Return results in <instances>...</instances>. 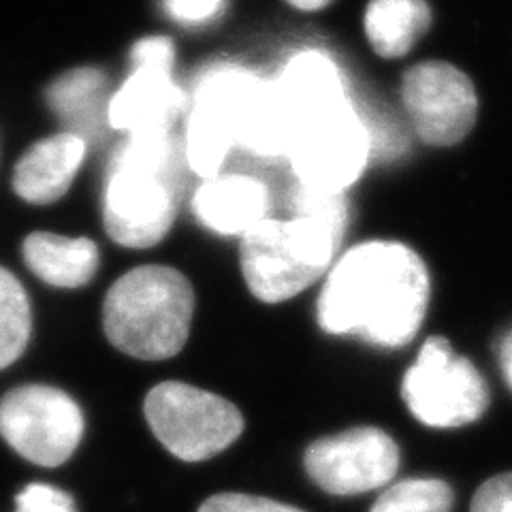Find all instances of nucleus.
Returning a JSON list of instances; mask_svg holds the SVG:
<instances>
[{"label":"nucleus","instance_id":"23","mask_svg":"<svg viewBox=\"0 0 512 512\" xmlns=\"http://www.w3.org/2000/svg\"><path fill=\"white\" fill-rule=\"evenodd\" d=\"M169 18L186 26H201L216 20L224 9V0H163Z\"/></svg>","mask_w":512,"mask_h":512},{"label":"nucleus","instance_id":"14","mask_svg":"<svg viewBox=\"0 0 512 512\" xmlns=\"http://www.w3.org/2000/svg\"><path fill=\"white\" fill-rule=\"evenodd\" d=\"M84 158L86 139L71 131L37 141L15 165V195L35 205L58 201L67 195Z\"/></svg>","mask_w":512,"mask_h":512},{"label":"nucleus","instance_id":"1","mask_svg":"<svg viewBox=\"0 0 512 512\" xmlns=\"http://www.w3.org/2000/svg\"><path fill=\"white\" fill-rule=\"evenodd\" d=\"M431 297L429 269L410 246L372 239L346 250L318 295V325L380 348H402L419 333Z\"/></svg>","mask_w":512,"mask_h":512},{"label":"nucleus","instance_id":"3","mask_svg":"<svg viewBox=\"0 0 512 512\" xmlns=\"http://www.w3.org/2000/svg\"><path fill=\"white\" fill-rule=\"evenodd\" d=\"M291 218H265L242 235V271L250 293L280 303L325 276L350 222L346 192L297 182L288 195Z\"/></svg>","mask_w":512,"mask_h":512},{"label":"nucleus","instance_id":"4","mask_svg":"<svg viewBox=\"0 0 512 512\" xmlns=\"http://www.w3.org/2000/svg\"><path fill=\"white\" fill-rule=\"evenodd\" d=\"M182 141L173 131L131 133L114 152L103 192L107 235L124 248L163 242L178 214L184 178Z\"/></svg>","mask_w":512,"mask_h":512},{"label":"nucleus","instance_id":"19","mask_svg":"<svg viewBox=\"0 0 512 512\" xmlns=\"http://www.w3.org/2000/svg\"><path fill=\"white\" fill-rule=\"evenodd\" d=\"M455 493L440 478H408L384 491L372 512H451Z\"/></svg>","mask_w":512,"mask_h":512},{"label":"nucleus","instance_id":"2","mask_svg":"<svg viewBox=\"0 0 512 512\" xmlns=\"http://www.w3.org/2000/svg\"><path fill=\"white\" fill-rule=\"evenodd\" d=\"M233 146L280 158L288 152V128L271 79L242 64L216 62L192 84L182 150L186 165L210 180Z\"/></svg>","mask_w":512,"mask_h":512},{"label":"nucleus","instance_id":"16","mask_svg":"<svg viewBox=\"0 0 512 512\" xmlns=\"http://www.w3.org/2000/svg\"><path fill=\"white\" fill-rule=\"evenodd\" d=\"M434 15L427 0H370L365 35L380 58H402L431 28Z\"/></svg>","mask_w":512,"mask_h":512},{"label":"nucleus","instance_id":"17","mask_svg":"<svg viewBox=\"0 0 512 512\" xmlns=\"http://www.w3.org/2000/svg\"><path fill=\"white\" fill-rule=\"evenodd\" d=\"M107 77L101 69L82 67L60 75L47 88V101L56 114L75 128V135H96L103 124V105L109 103L105 96Z\"/></svg>","mask_w":512,"mask_h":512},{"label":"nucleus","instance_id":"5","mask_svg":"<svg viewBox=\"0 0 512 512\" xmlns=\"http://www.w3.org/2000/svg\"><path fill=\"white\" fill-rule=\"evenodd\" d=\"M195 293L178 269L143 265L111 284L103 303L107 340L124 355L163 361L184 348Z\"/></svg>","mask_w":512,"mask_h":512},{"label":"nucleus","instance_id":"9","mask_svg":"<svg viewBox=\"0 0 512 512\" xmlns=\"http://www.w3.org/2000/svg\"><path fill=\"white\" fill-rule=\"evenodd\" d=\"M0 436L26 461L56 468L82 442L84 414L69 393L26 384L0 399Z\"/></svg>","mask_w":512,"mask_h":512},{"label":"nucleus","instance_id":"8","mask_svg":"<svg viewBox=\"0 0 512 512\" xmlns=\"http://www.w3.org/2000/svg\"><path fill=\"white\" fill-rule=\"evenodd\" d=\"M143 412L160 444L190 463L216 457L244 431V416L229 399L186 382H160Z\"/></svg>","mask_w":512,"mask_h":512},{"label":"nucleus","instance_id":"25","mask_svg":"<svg viewBox=\"0 0 512 512\" xmlns=\"http://www.w3.org/2000/svg\"><path fill=\"white\" fill-rule=\"evenodd\" d=\"M286 3L299 11H318V9L327 7L331 0H286Z\"/></svg>","mask_w":512,"mask_h":512},{"label":"nucleus","instance_id":"22","mask_svg":"<svg viewBox=\"0 0 512 512\" xmlns=\"http://www.w3.org/2000/svg\"><path fill=\"white\" fill-rule=\"evenodd\" d=\"M470 512H512V472L485 480L474 493Z\"/></svg>","mask_w":512,"mask_h":512},{"label":"nucleus","instance_id":"15","mask_svg":"<svg viewBox=\"0 0 512 512\" xmlns=\"http://www.w3.org/2000/svg\"><path fill=\"white\" fill-rule=\"evenodd\" d=\"M28 269L56 288L86 286L99 269V248L88 237H64L56 233H30L22 244Z\"/></svg>","mask_w":512,"mask_h":512},{"label":"nucleus","instance_id":"10","mask_svg":"<svg viewBox=\"0 0 512 512\" xmlns=\"http://www.w3.org/2000/svg\"><path fill=\"white\" fill-rule=\"evenodd\" d=\"M133 73L109 96L107 122L116 131H173L188 111V94L175 82V45L169 37H146L131 52Z\"/></svg>","mask_w":512,"mask_h":512},{"label":"nucleus","instance_id":"6","mask_svg":"<svg viewBox=\"0 0 512 512\" xmlns=\"http://www.w3.org/2000/svg\"><path fill=\"white\" fill-rule=\"evenodd\" d=\"M370 152V131L348 94L295 124L286 158L299 184L346 192L363 175Z\"/></svg>","mask_w":512,"mask_h":512},{"label":"nucleus","instance_id":"7","mask_svg":"<svg viewBox=\"0 0 512 512\" xmlns=\"http://www.w3.org/2000/svg\"><path fill=\"white\" fill-rule=\"evenodd\" d=\"M402 397L416 421L434 429H457L483 419L489 410V384L478 367L431 335L406 372Z\"/></svg>","mask_w":512,"mask_h":512},{"label":"nucleus","instance_id":"21","mask_svg":"<svg viewBox=\"0 0 512 512\" xmlns=\"http://www.w3.org/2000/svg\"><path fill=\"white\" fill-rule=\"evenodd\" d=\"M199 512H306V510L280 504L269 498H261V495L218 493V495H212L210 500H205Z\"/></svg>","mask_w":512,"mask_h":512},{"label":"nucleus","instance_id":"20","mask_svg":"<svg viewBox=\"0 0 512 512\" xmlns=\"http://www.w3.org/2000/svg\"><path fill=\"white\" fill-rule=\"evenodd\" d=\"M15 512H77V508L67 491L32 483L15 495Z\"/></svg>","mask_w":512,"mask_h":512},{"label":"nucleus","instance_id":"12","mask_svg":"<svg viewBox=\"0 0 512 512\" xmlns=\"http://www.w3.org/2000/svg\"><path fill=\"white\" fill-rule=\"evenodd\" d=\"M306 472L331 495H359L389 485L399 468L395 440L378 427H355L308 446Z\"/></svg>","mask_w":512,"mask_h":512},{"label":"nucleus","instance_id":"18","mask_svg":"<svg viewBox=\"0 0 512 512\" xmlns=\"http://www.w3.org/2000/svg\"><path fill=\"white\" fill-rule=\"evenodd\" d=\"M30 301L20 280L0 267V370L18 361L30 340Z\"/></svg>","mask_w":512,"mask_h":512},{"label":"nucleus","instance_id":"11","mask_svg":"<svg viewBox=\"0 0 512 512\" xmlns=\"http://www.w3.org/2000/svg\"><path fill=\"white\" fill-rule=\"evenodd\" d=\"M402 103L419 139L431 148H451L470 135L478 116L472 79L451 62L427 60L402 77Z\"/></svg>","mask_w":512,"mask_h":512},{"label":"nucleus","instance_id":"13","mask_svg":"<svg viewBox=\"0 0 512 512\" xmlns=\"http://www.w3.org/2000/svg\"><path fill=\"white\" fill-rule=\"evenodd\" d=\"M267 186L244 173H220L205 180L192 197V214L218 235L242 237L269 212Z\"/></svg>","mask_w":512,"mask_h":512},{"label":"nucleus","instance_id":"24","mask_svg":"<svg viewBox=\"0 0 512 512\" xmlns=\"http://www.w3.org/2000/svg\"><path fill=\"white\" fill-rule=\"evenodd\" d=\"M498 361L502 367V374L508 382V387L512 389V329L504 335L498 346Z\"/></svg>","mask_w":512,"mask_h":512}]
</instances>
